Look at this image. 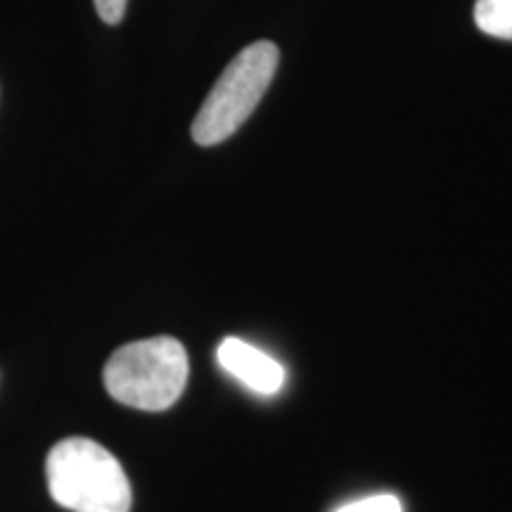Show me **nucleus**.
I'll return each instance as SVG.
<instances>
[{
	"label": "nucleus",
	"instance_id": "f257e3e1",
	"mask_svg": "<svg viewBox=\"0 0 512 512\" xmlns=\"http://www.w3.org/2000/svg\"><path fill=\"white\" fill-rule=\"evenodd\" d=\"M46 477L53 501L72 512L131 510V484L124 467L93 439L60 441L48 453Z\"/></svg>",
	"mask_w": 512,
	"mask_h": 512
},
{
	"label": "nucleus",
	"instance_id": "f03ea898",
	"mask_svg": "<svg viewBox=\"0 0 512 512\" xmlns=\"http://www.w3.org/2000/svg\"><path fill=\"white\" fill-rule=\"evenodd\" d=\"M188 354L174 337H150L114 351L105 366V387L114 401L138 411H166L188 382Z\"/></svg>",
	"mask_w": 512,
	"mask_h": 512
},
{
	"label": "nucleus",
	"instance_id": "7ed1b4c3",
	"mask_svg": "<svg viewBox=\"0 0 512 512\" xmlns=\"http://www.w3.org/2000/svg\"><path fill=\"white\" fill-rule=\"evenodd\" d=\"M278 62L280 50L271 41H256L240 50L202 102L192 121V140L211 147L233 136L259 107L278 72Z\"/></svg>",
	"mask_w": 512,
	"mask_h": 512
},
{
	"label": "nucleus",
	"instance_id": "20e7f679",
	"mask_svg": "<svg viewBox=\"0 0 512 512\" xmlns=\"http://www.w3.org/2000/svg\"><path fill=\"white\" fill-rule=\"evenodd\" d=\"M216 358L228 375H233L235 380L256 394L273 396L283 389L285 368L273 356L256 349L254 344L242 342L238 337H228L216 349Z\"/></svg>",
	"mask_w": 512,
	"mask_h": 512
},
{
	"label": "nucleus",
	"instance_id": "39448f33",
	"mask_svg": "<svg viewBox=\"0 0 512 512\" xmlns=\"http://www.w3.org/2000/svg\"><path fill=\"white\" fill-rule=\"evenodd\" d=\"M475 24L486 36L512 41V0H477Z\"/></svg>",
	"mask_w": 512,
	"mask_h": 512
},
{
	"label": "nucleus",
	"instance_id": "423d86ee",
	"mask_svg": "<svg viewBox=\"0 0 512 512\" xmlns=\"http://www.w3.org/2000/svg\"><path fill=\"white\" fill-rule=\"evenodd\" d=\"M335 512H403V505L396 496L392 494H377L361 498V501L347 503Z\"/></svg>",
	"mask_w": 512,
	"mask_h": 512
},
{
	"label": "nucleus",
	"instance_id": "0eeeda50",
	"mask_svg": "<svg viewBox=\"0 0 512 512\" xmlns=\"http://www.w3.org/2000/svg\"><path fill=\"white\" fill-rule=\"evenodd\" d=\"M95 10L105 24H119L126 15L128 0H93Z\"/></svg>",
	"mask_w": 512,
	"mask_h": 512
}]
</instances>
